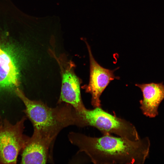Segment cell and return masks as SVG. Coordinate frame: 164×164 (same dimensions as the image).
I'll return each instance as SVG.
<instances>
[{
    "label": "cell",
    "mask_w": 164,
    "mask_h": 164,
    "mask_svg": "<svg viewBox=\"0 0 164 164\" xmlns=\"http://www.w3.org/2000/svg\"><path fill=\"white\" fill-rule=\"evenodd\" d=\"M68 137L79 152H84L95 164H143L149 152L148 137L133 141L109 134L96 137L74 132Z\"/></svg>",
    "instance_id": "obj_1"
},
{
    "label": "cell",
    "mask_w": 164,
    "mask_h": 164,
    "mask_svg": "<svg viewBox=\"0 0 164 164\" xmlns=\"http://www.w3.org/2000/svg\"><path fill=\"white\" fill-rule=\"evenodd\" d=\"M142 93L143 99L140 101V108L145 115L154 118L158 114V108L164 99L163 82L136 84Z\"/></svg>",
    "instance_id": "obj_8"
},
{
    "label": "cell",
    "mask_w": 164,
    "mask_h": 164,
    "mask_svg": "<svg viewBox=\"0 0 164 164\" xmlns=\"http://www.w3.org/2000/svg\"><path fill=\"white\" fill-rule=\"evenodd\" d=\"M26 118L23 116L14 125L6 119L0 122V164L16 163L29 138L23 133Z\"/></svg>",
    "instance_id": "obj_5"
},
{
    "label": "cell",
    "mask_w": 164,
    "mask_h": 164,
    "mask_svg": "<svg viewBox=\"0 0 164 164\" xmlns=\"http://www.w3.org/2000/svg\"><path fill=\"white\" fill-rule=\"evenodd\" d=\"M53 144L33 131L21 153V163L46 164L51 157V148Z\"/></svg>",
    "instance_id": "obj_7"
},
{
    "label": "cell",
    "mask_w": 164,
    "mask_h": 164,
    "mask_svg": "<svg viewBox=\"0 0 164 164\" xmlns=\"http://www.w3.org/2000/svg\"><path fill=\"white\" fill-rule=\"evenodd\" d=\"M79 112L82 116L84 127H95L103 135L113 133L133 141L140 138L133 124L106 112L101 107H95L93 109L85 108Z\"/></svg>",
    "instance_id": "obj_3"
},
{
    "label": "cell",
    "mask_w": 164,
    "mask_h": 164,
    "mask_svg": "<svg viewBox=\"0 0 164 164\" xmlns=\"http://www.w3.org/2000/svg\"><path fill=\"white\" fill-rule=\"evenodd\" d=\"M54 49H50L49 53L58 63L60 70L62 83L58 103H65L71 105L78 112L86 108L82 101L80 93V79L74 72V64L66 55H57Z\"/></svg>",
    "instance_id": "obj_4"
},
{
    "label": "cell",
    "mask_w": 164,
    "mask_h": 164,
    "mask_svg": "<svg viewBox=\"0 0 164 164\" xmlns=\"http://www.w3.org/2000/svg\"><path fill=\"white\" fill-rule=\"evenodd\" d=\"M15 92L25 106L23 111L31 122L33 131L53 144L63 128L71 125L84 127L80 112L70 105L62 103L50 107L41 101L29 99L18 88Z\"/></svg>",
    "instance_id": "obj_2"
},
{
    "label": "cell",
    "mask_w": 164,
    "mask_h": 164,
    "mask_svg": "<svg viewBox=\"0 0 164 164\" xmlns=\"http://www.w3.org/2000/svg\"><path fill=\"white\" fill-rule=\"evenodd\" d=\"M19 77L13 57L0 46V89L15 90L19 84Z\"/></svg>",
    "instance_id": "obj_9"
},
{
    "label": "cell",
    "mask_w": 164,
    "mask_h": 164,
    "mask_svg": "<svg viewBox=\"0 0 164 164\" xmlns=\"http://www.w3.org/2000/svg\"><path fill=\"white\" fill-rule=\"evenodd\" d=\"M90 60V73L89 83L83 86L85 91L91 95V104L94 108L101 107V96L110 83L119 77L114 75L115 70H110L101 66L96 61L92 53L90 46L85 41Z\"/></svg>",
    "instance_id": "obj_6"
}]
</instances>
